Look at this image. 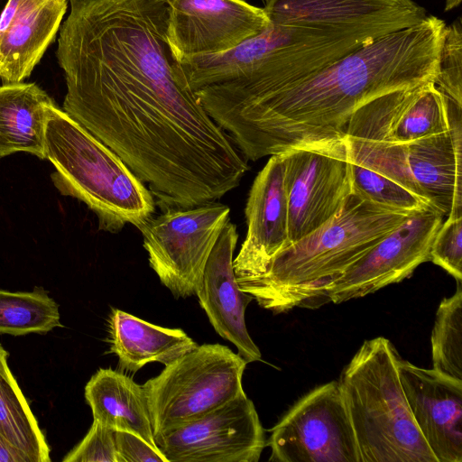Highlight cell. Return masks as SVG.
<instances>
[{
  "instance_id": "obj_1",
  "label": "cell",
  "mask_w": 462,
  "mask_h": 462,
  "mask_svg": "<svg viewBox=\"0 0 462 462\" xmlns=\"http://www.w3.org/2000/svg\"><path fill=\"white\" fill-rule=\"evenodd\" d=\"M446 26L443 20L428 15L414 26L361 46L296 85L202 106L252 161L343 137L350 116L365 103L435 79Z\"/></svg>"
},
{
  "instance_id": "obj_2",
  "label": "cell",
  "mask_w": 462,
  "mask_h": 462,
  "mask_svg": "<svg viewBox=\"0 0 462 462\" xmlns=\"http://www.w3.org/2000/svg\"><path fill=\"white\" fill-rule=\"evenodd\" d=\"M411 215L352 191L328 221L278 252L263 274L238 285L273 313L317 309L332 282Z\"/></svg>"
},
{
  "instance_id": "obj_3",
  "label": "cell",
  "mask_w": 462,
  "mask_h": 462,
  "mask_svg": "<svg viewBox=\"0 0 462 462\" xmlns=\"http://www.w3.org/2000/svg\"><path fill=\"white\" fill-rule=\"evenodd\" d=\"M46 157L55 167L51 180L63 196L84 202L99 228L138 227L154 214L156 202L144 183L110 148L56 104L48 109Z\"/></svg>"
},
{
  "instance_id": "obj_4",
  "label": "cell",
  "mask_w": 462,
  "mask_h": 462,
  "mask_svg": "<svg viewBox=\"0 0 462 462\" xmlns=\"http://www.w3.org/2000/svg\"><path fill=\"white\" fill-rule=\"evenodd\" d=\"M400 357L386 337L365 340L337 382L360 462H438L409 408Z\"/></svg>"
},
{
  "instance_id": "obj_5",
  "label": "cell",
  "mask_w": 462,
  "mask_h": 462,
  "mask_svg": "<svg viewBox=\"0 0 462 462\" xmlns=\"http://www.w3.org/2000/svg\"><path fill=\"white\" fill-rule=\"evenodd\" d=\"M449 101L448 131L404 143L345 134L349 160L398 182L444 217L462 216V106Z\"/></svg>"
},
{
  "instance_id": "obj_6",
  "label": "cell",
  "mask_w": 462,
  "mask_h": 462,
  "mask_svg": "<svg viewBox=\"0 0 462 462\" xmlns=\"http://www.w3.org/2000/svg\"><path fill=\"white\" fill-rule=\"evenodd\" d=\"M247 363L229 347L203 344L186 353L144 389L154 437L196 420L244 392Z\"/></svg>"
},
{
  "instance_id": "obj_7",
  "label": "cell",
  "mask_w": 462,
  "mask_h": 462,
  "mask_svg": "<svg viewBox=\"0 0 462 462\" xmlns=\"http://www.w3.org/2000/svg\"><path fill=\"white\" fill-rule=\"evenodd\" d=\"M263 55L251 74L196 91L200 103L267 95L304 80L368 43L313 28L270 22L262 32Z\"/></svg>"
},
{
  "instance_id": "obj_8",
  "label": "cell",
  "mask_w": 462,
  "mask_h": 462,
  "mask_svg": "<svg viewBox=\"0 0 462 462\" xmlns=\"http://www.w3.org/2000/svg\"><path fill=\"white\" fill-rule=\"evenodd\" d=\"M137 228L149 264L174 298L196 295L208 257L229 221L227 205L210 201L167 208Z\"/></svg>"
},
{
  "instance_id": "obj_9",
  "label": "cell",
  "mask_w": 462,
  "mask_h": 462,
  "mask_svg": "<svg viewBox=\"0 0 462 462\" xmlns=\"http://www.w3.org/2000/svg\"><path fill=\"white\" fill-rule=\"evenodd\" d=\"M278 154L284 166L291 245L328 221L352 193L351 162L344 136Z\"/></svg>"
},
{
  "instance_id": "obj_10",
  "label": "cell",
  "mask_w": 462,
  "mask_h": 462,
  "mask_svg": "<svg viewBox=\"0 0 462 462\" xmlns=\"http://www.w3.org/2000/svg\"><path fill=\"white\" fill-rule=\"evenodd\" d=\"M272 462H360L338 383L302 396L271 430Z\"/></svg>"
},
{
  "instance_id": "obj_11",
  "label": "cell",
  "mask_w": 462,
  "mask_h": 462,
  "mask_svg": "<svg viewBox=\"0 0 462 462\" xmlns=\"http://www.w3.org/2000/svg\"><path fill=\"white\" fill-rule=\"evenodd\" d=\"M154 439L167 462H258L266 446L255 406L245 392Z\"/></svg>"
},
{
  "instance_id": "obj_12",
  "label": "cell",
  "mask_w": 462,
  "mask_h": 462,
  "mask_svg": "<svg viewBox=\"0 0 462 462\" xmlns=\"http://www.w3.org/2000/svg\"><path fill=\"white\" fill-rule=\"evenodd\" d=\"M443 216L430 208L410 216L324 291L323 303H342L410 277L430 250Z\"/></svg>"
},
{
  "instance_id": "obj_13",
  "label": "cell",
  "mask_w": 462,
  "mask_h": 462,
  "mask_svg": "<svg viewBox=\"0 0 462 462\" xmlns=\"http://www.w3.org/2000/svg\"><path fill=\"white\" fill-rule=\"evenodd\" d=\"M272 23L322 30L370 42L421 23L413 0H266Z\"/></svg>"
},
{
  "instance_id": "obj_14",
  "label": "cell",
  "mask_w": 462,
  "mask_h": 462,
  "mask_svg": "<svg viewBox=\"0 0 462 462\" xmlns=\"http://www.w3.org/2000/svg\"><path fill=\"white\" fill-rule=\"evenodd\" d=\"M169 41L180 60L226 52L269 24L263 8L245 0H166Z\"/></svg>"
},
{
  "instance_id": "obj_15",
  "label": "cell",
  "mask_w": 462,
  "mask_h": 462,
  "mask_svg": "<svg viewBox=\"0 0 462 462\" xmlns=\"http://www.w3.org/2000/svg\"><path fill=\"white\" fill-rule=\"evenodd\" d=\"M448 99L434 80L380 96L357 108L345 134L404 143L448 131Z\"/></svg>"
},
{
  "instance_id": "obj_16",
  "label": "cell",
  "mask_w": 462,
  "mask_h": 462,
  "mask_svg": "<svg viewBox=\"0 0 462 462\" xmlns=\"http://www.w3.org/2000/svg\"><path fill=\"white\" fill-rule=\"evenodd\" d=\"M413 420L438 462H462V381L398 360Z\"/></svg>"
},
{
  "instance_id": "obj_17",
  "label": "cell",
  "mask_w": 462,
  "mask_h": 462,
  "mask_svg": "<svg viewBox=\"0 0 462 462\" xmlns=\"http://www.w3.org/2000/svg\"><path fill=\"white\" fill-rule=\"evenodd\" d=\"M247 232L233 260L238 284L263 274L273 256L289 245L284 166L272 155L255 177L245 209Z\"/></svg>"
},
{
  "instance_id": "obj_18",
  "label": "cell",
  "mask_w": 462,
  "mask_h": 462,
  "mask_svg": "<svg viewBox=\"0 0 462 462\" xmlns=\"http://www.w3.org/2000/svg\"><path fill=\"white\" fill-rule=\"evenodd\" d=\"M237 240L236 226L228 221L208 257L196 296L215 331L248 364L260 361L262 355L245 320L253 298L241 290L233 268Z\"/></svg>"
},
{
  "instance_id": "obj_19",
  "label": "cell",
  "mask_w": 462,
  "mask_h": 462,
  "mask_svg": "<svg viewBox=\"0 0 462 462\" xmlns=\"http://www.w3.org/2000/svg\"><path fill=\"white\" fill-rule=\"evenodd\" d=\"M68 0H8L0 14V79L23 82L51 43Z\"/></svg>"
},
{
  "instance_id": "obj_20",
  "label": "cell",
  "mask_w": 462,
  "mask_h": 462,
  "mask_svg": "<svg viewBox=\"0 0 462 462\" xmlns=\"http://www.w3.org/2000/svg\"><path fill=\"white\" fill-rule=\"evenodd\" d=\"M109 352L122 370L135 373L146 364L167 365L198 345L180 328L154 325L118 309L108 318Z\"/></svg>"
},
{
  "instance_id": "obj_21",
  "label": "cell",
  "mask_w": 462,
  "mask_h": 462,
  "mask_svg": "<svg viewBox=\"0 0 462 462\" xmlns=\"http://www.w3.org/2000/svg\"><path fill=\"white\" fill-rule=\"evenodd\" d=\"M93 420L114 430L137 435L158 448L143 385L126 374L100 368L85 386Z\"/></svg>"
},
{
  "instance_id": "obj_22",
  "label": "cell",
  "mask_w": 462,
  "mask_h": 462,
  "mask_svg": "<svg viewBox=\"0 0 462 462\" xmlns=\"http://www.w3.org/2000/svg\"><path fill=\"white\" fill-rule=\"evenodd\" d=\"M53 99L35 83L0 86V159L26 152L44 160L48 109Z\"/></svg>"
},
{
  "instance_id": "obj_23",
  "label": "cell",
  "mask_w": 462,
  "mask_h": 462,
  "mask_svg": "<svg viewBox=\"0 0 462 462\" xmlns=\"http://www.w3.org/2000/svg\"><path fill=\"white\" fill-rule=\"evenodd\" d=\"M0 344V434L32 462H50V448L7 363Z\"/></svg>"
},
{
  "instance_id": "obj_24",
  "label": "cell",
  "mask_w": 462,
  "mask_h": 462,
  "mask_svg": "<svg viewBox=\"0 0 462 462\" xmlns=\"http://www.w3.org/2000/svg\"><path fill=\"white\" fill-rule=\"evenodd\" d=\"M59 306L42 288L31 292L0 289V334H45L60 323Z\"/></svg>"
},
{
  "instance_id": "obj_25",
  "label": "cell",
  "mask_w": 462,
  "mask_h": 462,
  "mask_svg": "<svg viewBox=\"0 0 462 462\" xmlns=\"http://www.w3.org/2000/svg\"><path fill=\"white\" fill-rule=\"evenodd\" d=\"M433 369L462 381V282L437 310L431 333Z\"/></svg>"
},
{
  "instance_id": "obj_26",
  "label": "cell",
  "mask_w": 462,
  "mask_h": 462,
  "mask_svg": "<svg viewBox=\"0 0 462 462\" xmlns=\"http://www.w3.org/2000/svg\"><path fill=\"white\" fill-rule=\"evenodd\" d=\"M351 162L353 192L379 206L408 214L433 208L398 182L361 164Z\"/></svg>"
},
{
  "instance_id": "obj_27",
  "label": "cell",
  "mask_w": 462,
  "mask_h": 462,
  "mask_svg": "<svg viewBox=\"0 0 462 462\" xmlns=\"http://www.w3.org/2000/svg\"><path fill=\"white\" fill-rule=\"evenodd\" d=\"M434 84L447 98L462 106V22L460 16L446 26Z\"/></svg>"
},
{
  "instance_id": "obj_28",
  "label": "cell",
  "mask_w": 462,
  "mask_h": 462,
  "mask_svg": "<svg viewBox=\"0 0 462 462\" xmlns=\"http://www.w3.org/2000/svg\"><path fill=\"white\" fill-rule=\"evenodd\" d=\"M430 261L462 282V216L442 222L430 246Z\"/></svg>"
},
{
  "instance_id": "obj_29",
  "label": "cell",
  "mask_w": 462,
  "mask_h": 462,
  "mask_svg": "<svg viewBox=\"0 0 462 462\" xmlns=\"http://www.w3.org/2000/svg\"><path fill=\"white\" fill-rule=\"evenodd\" d=\"M63 462H118L116 431L97 421L84 439L62 459Z\"/></svg>"
},
{
  "instance_id": "obj_30",
  "label": "cell",
  "mask_w": 462,
  "mask_h": 462,
  "mask_svg": "<svg viewBox=\"0 0 462 462\" xmlns=\"http://www.w3.org/2000/svg\"><path fill=\"white\" fill-rule=\"evenodd\" d=\"M116 447L118 462H167L160 449L133 433L116 431Z\"/></svg>"
},
{
  "instance_id": "obj_31",
  "label": "cell",
  "mask_w": 462,
  "mask_h": 462,
  "mask_svg": "<svg viewBox=\"0 0 462 462\" xmlns=\"http://www.w3.org/2000/svg\"><path fill=\"white\" fill-rule=\"evenodd\" d=\"M0 462H32V460L0 434Z\"/></svg>"
},
{
  "instance_id": "obj_32",
  "label": "cell",
  "mask_w": 462,
  "mask_h": 462,
  "mask_svg": "<svg viewBox=\"0 0 462 462\" xmlns=\"http://www.w3.org/2000/svg\"><path fill=\"white\" fill-rule=\"evenodd\" d=\"M461 3V0H445V12L450 11L457 7Z\"/></svg>"
},
{
  "instance_id": "obj_33",
  "label": "cell",
  "mask_w": 462,
  "mask_h": 462,
  "mask_svg": "<svg viewBox=\"0 0 462 462\" xmlns=\"http://www.w3.org/2000/svg\"><path fill=\"white\" fill-rule=\"evenodd\" d=\"M38 1L44 3V2L51 1V0H38Z\"/></svg>"
},
{
  "instance_id": "obj_34",
  "label": "cell",
  "mask_w": 462,
  "mask_h": 462,
  "mask_svg": "<svg viewBox=\"0 0 462 462\" xmlns=\"http://www.w3.org/2000/svg\"><path fill=\"white\" fill-rule=\"evenodd\" d=\"M266 1V0H265Z\"/></svg>"
}]
</instances>
